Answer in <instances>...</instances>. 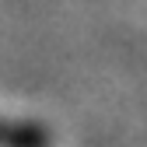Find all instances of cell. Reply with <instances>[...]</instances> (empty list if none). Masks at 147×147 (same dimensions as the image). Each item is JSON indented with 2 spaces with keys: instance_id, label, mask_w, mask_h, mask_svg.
Wrapping results in <instances>:
<instances>
[{
  "instance_id": "1",
  "label": "cell",
  "mask_w": 147,
  "mask_h": 147,
  "mask_svg": "<svg viewBox=\"0 0 147 147\" xmlns=\"http://www.w3.org/2000/svg\"><path fill=\"white\" fill-rule=\"evenodd\" d=\"M49 133L42 126H28V123H4L0 119V144H14V147H35L46 144Z\"/></svg>"
}]
</instances>
